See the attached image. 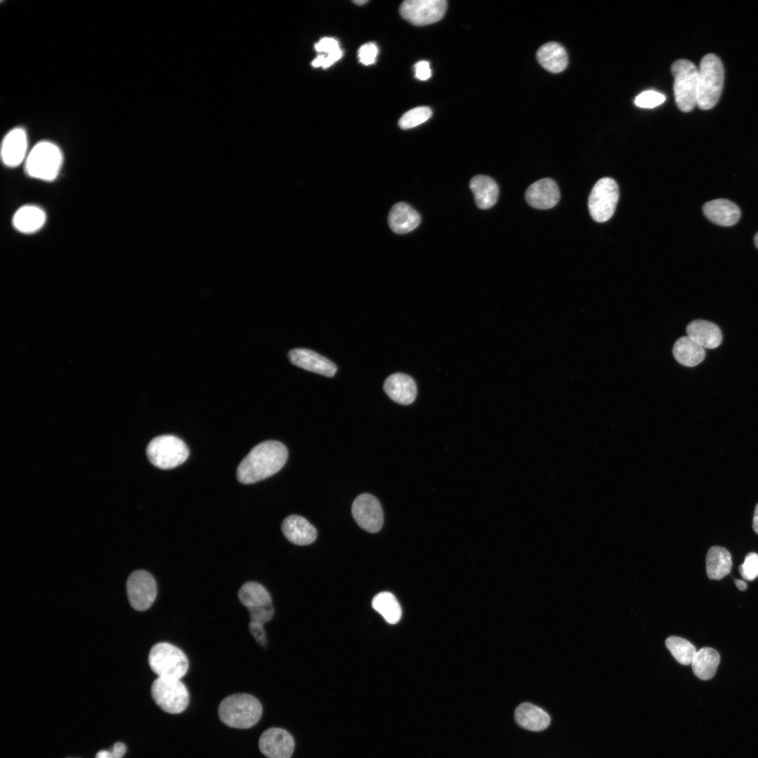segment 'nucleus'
<instances>
[{"label":"nucleus","instance_id":"obj_1","mask_svg":"<svg viewBox=\"0 0 758 758\" xmlns=\"http://www.w3.org/2000/svg\"><path fill=\"white\" fill-rule=\"evenodd\" d=\"M288 458V450L278 441L267 440L255 446L237 469V477L244 484H253L279 472Z\"/></svg>","mask_w":758,"mask_h":758},{"label":"nucleus","instance_id":"obj_2","mask_svg":"<svg viewBox=\"0 0 758 758\" xmlns=\"http://www.w3.org/2000/svg\"><path fill=\"white\" fill-rule=\"evenodd\" d=\"M262 708L260 701L248 693H235L225 698L219 705L218 716L226 726L249 729L260 720Z\"/></svg>","mask_w":758,"mask_h":758},{"label":"nucleus","instance_id":"obj_3","mask_svg":"<svg viewBox=\"0 0 758 758\" xmlns=\"http://www.w3.org/2000/svg\"><path fill=\"white\" fill-rule=\"evenodd\" d=\"M724 71L719 58L713 53L703 57L698 68L697 105L703 109L717 103L724 85Z\"/></svg>","mask_w":758,"mask_h":758},{"label":"nucleus","instance_id":"obj_4","mask_svg":"<svg viewBox=\"0 0 758 758\" xmlns=\"http://www.w3.org/2000/svg\"><path fill=\"white\" fill-rule=\"evenodd\" d=\"M62 159V152L56 145L42 141L37 143L27 154L25 171L32 178L52 181L60 173Z\"/></svg>","mask_w":758,"mask_h":758},{"label":"nucleus","instance_id":"obj_5","mask_svg":"<svg viewBox=\"0 0 758 758\" xmlns=\"http://www.w3.org/2000/svg\"><path fill=\"white\" fill-rule=\"evenodd\" d=\"M671 72L677 106L689 112L697 105L698 68L692 62L680 59L673 62Z\"/></svg>","mask_w":758,"mask_h":758},{"label":"nucleus","instance_id":"obj_6","mask_svg":"<svg viewBox=\"0 0 758 758\" xmlns=\"http://www.w3.org/2000/svg\"><path fill=\"white\" fill-rule=\"evenodd\" d=\"M151 670L159 677L180 679L189 667L186 655L177 646L160 642L154 645L148 656Z\"/></svg>","mask_w":758,"mask_h":758},{"label":"nucleus","instance_id":"obj_7","mask_svg":"<svg viewBox=\"0 0 758 758\" xmlns=\"http://www.w3.org/2000/svg\"><path fill=\"white\" fill-rule=\"evenodd\" d=\"M149 462L155 467L168 470L182 464L190 451L186 444L174 435H161L152 439L146 449Z\"/></svg>","mask_w":758,"mask_h":758},{"label":"nucleus","instance_id":"obj_8","mask_svg":"<svg viewBox=\"0 0 758 758\" xmlns=\"http://www.w3.org/2000/svg\"><path fill=\"white\" fill-rule=\"evenodd\" d=\"M152 697L164 712L180 714L189 705L190 693L179 679L158 677L151 686Z\"/></svg>","mask_w":758,"mask_h":758},{"label":"nucleus","instance_id":"obj_9","mask_svg":"<svg viewBox=\"0 0 758 758\" xmlns=\"http://www.w3.org/2000/svg\"><path fill=\"white\" fill-rule=\"evenodd\" d=\"M619 198L618 187L611 178H602L593 186L588 199V208L597 222L609 220L614 213Z\"/></svg>","mask_w":758,"mask_h":758},{"label":"nucleus","instance_id":"obj_10","mask_svg":"<svg viewBox=\"0 0 758 758\" xmlns=\"http://www.w3.org/2000/svg\"><path fill=\"white\" fill-rule=\"evenodd\" d=\"M238 597L248 610L251 622L264 624L273 617L271 596L261 584L252 581L244 583L239 590Z\"/></svg>","mask_w":758,"mask_h":758},{"label":"nucleus","instance_id":"obj_11","mask_svg":"<svg viewBox=\"0 0 758 758\" xmlns=\"http://www.w3.org/2000/svg\"><path fill=\"white\" fill-rule=\"evenodd\" d=\"M447 9L445 0H407L400 6V14L410 23L426 25L440 20Z\"/></svg>","mask_w":758,"mask_h":758},{"label":"nucleus","instance_id":"obj_12","mask_svg":"<svg viewBox=\"0 0 758 758\" xmlns=\"http://www.w3.org/2000/svg\"><path fill=\"white\" fill-rule=\"evenodd\" d=\"M128 598L131 606L137 611L149 609L157 596V583L154 577L147 571H133L126 583Z\"/></svg>","mask_w":758,"mask_h":758},{"label":"nucleus","instance_id":"obj_13","mask_svg":"<svg viewBox=\"0 0 758 758\" xmlns=\"http://www.w3.org/2000/svg\"><path fill=\"white\" fill-rule=\"evenodd\" d=\"M352 514L357 524L369 533L379 531L383 524V512L378 500L369 493H362L354 500Z\"/></svg>","mask_w":758,"mask_h":758},{"label":"nucleus","instance_id":"obj_14","mask_svg":"<svg viewBox=\"0 0 758 758\" xmlns=\"http://www.w3.org/2000/svg\"><path fill=\"white\" fill-rule=\"evenodd\" d=\"M258 745L260 752L267 758H291L295 742L286 730L272 727L262 733Z\"/></svg>","mask_w":758,"mask_h":758},{"label":"nucleus","instance_id":"obj_15","mask_svg":"<svg viewBox=\"0 0 758 758\" xmlns=\"http://www.w3.org/2000/svg\"><path fill=\"white\" fill-rule=\"evenodd\" d=\"M288 358L295 366L324 376L332 377L337 371L336 366L331 361L308 349L291 350L288 352Z\"/></svg>","mask_w":758,"mask_h":758},{"label":"nucleus","instance_id":"obj_16","mask_svg":"<svg viewBox=\"0 0 758 758\" xmlns=\"http://www.w3.org/2000/svg\"><path fill=\"white\" fill-rule=\"evenodd\" d=\"M528 204L538 209H548L556 206L560 198L557 183L550 178H543L531 184L525 193Z\"/></svg>","mask_w":758,"mask_h":758},{"label":"nucleus","instance_id":"obj_17","mask_svg":"<svg viewBox=\"0 0 758 758\" xmlns=\"http://www.w3.org/2000/svg\"><path fill=\"white\" fill-rule=\"evenodd\" d=\"M27 138L24 129L16 128L9 131L1 145V159L8 167L19 166L27 158Z\"/></svg>","mask_w":758,"mask_h":758},{"label":"nucleus","instance_id":"obj_18","mask_svg":"<svg viewBox=\"0 0 758 758\" xmlns=\"http://www.w3.org/2000/svg\"><path fill=\"white\" fill-rule=\"evenodd\" d=\"M387 395L394 401L404 405L413 403L417 395L414 380L409 375L397 373L388 376L383 385Z\"/></svg>","mask_w":758,"mask_h":758},{"label":"nucleus","instance_id":"obj_19","mask_svg":"<svg viewBox=\"0 0 758 758\" xmlns=\"http://www.w3.org/2000/svg\"><path fill=\"white\" fill-rule=\"evenodd\" d=\"M281 531L289 542L298 545H310L316 540L317 536L313 525L303 517L295 514L284 519Z\"/></svg>","mask_w":758,"mask_h":758},{"label":"nucleus","instance_id":"obj_20","mask_svg":"<svg viewBox=\"0 0 758 758\" xmlns=\"http://www.w3.org/2000/svg\"><path fill=\"white\" fill-rule=\"evenodd\" d=\"M514 720L519 726L531 731H541L550 724L549 714L541 707L528 702L519 704L514 710Z\"/></svg>","mask_w":758,"mask_h":758},{"label":"nucleus","instance_id":"obj_21","mask_svg":"<svg viewBox=\"0 0 758 758\" xmlns=\"http://www.w3.org/2000/svg\"><path fill=\"white\" fill-rule=\"evenodd\" d=\"M703 211L708 220L721 226L733 225L740 217L738 206L725 199H717L705 203Z\"/></svg>","mask_w":758,"mask_h":758},{"label":"nucleus","instance_id":"obj_22","mask_svg":"<svg viewBox=\"0 0 758 758\" xmlns=\"http://www.w3.org/2000/svg\"><path fill=\"white\" fill-rule=\"evenodd\" d=\"M686 331L689 338L704 349L716 348L722 341V333L719 326L706 320L691 321Z\"/></svg>","mask_w":758,"mask_h":758},{"label":"nucleus","instance_id":"obj_23","mask_svg":"<svg viewBox=\"0 0 758 758\" xmlns=\"http://www.w3.org/2000/svg\"><path fill=\"white\" fill-rule=\"evenodd\" d=\"M388 223L391 230L399 234L414 230L420 223L419 213L405 202L394 205L388 215Z\"/></svg>","mask_w":758,"mask_h":758},{"label":"nucleus","instance_id":"obj_24","mask_svg":"<svg viewBox=\"0 0 758 758\" xmlns=\"http://www.w3.org/2000/svg\"><path fill=\"white\" fill-rule=\"evenodd\" d=\"M470 188L473 193L477 206L481 209H488L497 201L499 188L496 181L491 178L477 175L470 182Z\"/></svg>","mask_w":758,"mask_h":758},{"label":"nucleus","instance_id":"obj_25","mask_svg":"<svg viewBox=\"0 0 758 758\" xmlns=\"http://www.w3.org/2000/svg\"><path fill=\"white\" fill-rule=\"evenodd\" d=\"M46 215L44 211L34 205L20 207L13 217V225L19 232L32 234L39 230L45 224Z\"/></svg>","mask_w":758,"mask_h":758},{"label":"nucleus","instance_id":"obj_26","mask_svg":"<svg viewBox=\"0 0 758 758\" xmlns=\"http://www.w3.org/2000/svg\"><path fill=\"white\" fill-rule=\"evenodd\" d=\"M536 57L540 65L552 73L564 71L568 65L566 50L556 42H549L543 45L538 50Z\"/></svg>","mask_w":758,"mask_h":758},{"label":"nucleus","instance_id":"obj_27","mask_svg":"<svg viewBox=\"0 0 758 758\" xmlns=\"http://www.w3.org/2000/svg\"><path fill=\"white\" fill-rule=\"evenodd\" d=\"M672 353L680 364L688 367L696 366L702 362L705 357V349L687 335L682 336L676 340Z\"/></svg>","mask_w":758,"mask_h":758},{"label":"nucleus","instance_id":"obj_28","mask_svg":"<svg viewBox=\"0 0 758 758\" xmlns=\"http://www.w3.org/2000/svg\"><path fill=\"white\" fill-rule=\"evenodd\" d=\"M732 559L730 552L724 547L712 546L706 556V572L710 579L721 580L731 569Z\"/></svg>","mask_w":758,"mask_h":758},{"label":"nucleus","instance_id":"obj_29","mask_svg":"<svg viewBox=\"0 0 758 758\" xmlns=\"http://www.w3.org/2000/svg\"><path fill=\"white\" fill-rule=\"evenodd\" d=\"M719 661V654L715 649L704 647L697 651L691 663L692 670L700 679L708 680L714 676Z\"/></svg>","mask_w":758,"mask_h":758},{"label":"nucleus","instance_id":"obj_30","mask_svg":"<svg viewBox=\"0 0 758 758\" xmlns=\"http://www.w3.org/2000/svg\"><path fill=\"white\" fill-rule=\"evenodd\" d=\"M372 607L390 624H396L401 619L400 604L394 595L389 592L376 594L372 600Z\"/></svg>","mask_w":758,"mask_h":758},{"label":"nucleus","instance_id":"obj_31","mask_svg":"<svg viewBox=\"0 0 758 758\" xmlns=\"http://www.w3.org/2000/svg\"><path fill=\"white\" fill-rule=\"evenodd\" d=\"M665 645L675 660L680 664L692 663L697 653L696 647L688 640L676 636H670L665 640Z\"/></svg>","mask_w":758,"mask_h":758},{"label":"nucleus","instance_id":"obj_32","mask_svg":"<svg viewBox=\"0 0 758 758\" xmlns=\"http://www.w3.org/2000/svg\"><path fill=\"white\" fill-rule=\"evenodd\" d=\"M432 110L427 107H418L404 114L399 121V126L402 129L415 127L428 120L432 116Z\"/></svg>","mask_w":758,"mask_h":758},{"label":"nucleus","instance_id":"obj_33","mask_svg":"<svg viewBox=\"0 0 758 758\" xmlns=\"http://www.w3.org/2000/svg\"><path fill=\"white\" fill-rule=\"evenodd\" d=\"M665 100V96L657 91L649 90L638 95L634 99V104L642 108L656 107Z\"/></svg>","mask_w":758,"mask_h":758},{"label":"nucleus","instance_id":"obj_34","mask_svg":"<svg viewBox=\"0 0 758 758\" xmlns=\"http://www.w3.org/2000/svg\"><path fill=\"white\" fill-rule=\"evenodd\" d=\"M738 570L745 580H754L758 576V554L754 552L748 553Z\"/></svg>","mask_w":758,"mask_h":758},{"label":"nucleus","instance_id":"obj_35","mask_svg":"<svg viewBox=\"0 0 758 758\" xmlns=\"http://www.w3.org/2000/svg\"><path fill=\"white\" fill-rule=\"evenodd\" d=\"M378 48L375 44L370 42L362 45L358 51L359 62L364 65H370L375 62Z\"/></svg>","mask_w":758,"mask_h":758},{"label":"nucleus","instance_id":"obj_36","mask_svg":"<svg viewBox=\"0 0 758 758\" xmlns=\"http://www.w3.org/2000/svg\"><path fill=\"white\" fill-rule=\"evenodd\" d=\"M342 55L343 51L340 48L326 55H319L314 60H312V65L314 67H322L325 69L340 60Z\"/></svg>","mask_w":758,"mask_h":758},{"label":"nucleus","instance_id":"obj_37","mask_svg":"<svg viewBox=\"0 0 758 758\" xmlns=\"http://www.w3.org/2000/svg\"><path fill=\"white\" fill-rule=\"evenodd\" d=\"M126 752V746L121 742L114 743L109 750H100L97 752L95 758H122Z\"/></svg>","mask_w":758,"mask_h":758},{"label":"nucleus","instance_id":"obj_38","mask_svg":"<svg viewBox=\"0 0 758 758\" xmlns=\"http://www.w3.org/2000/svg\"><path fill=\"white\" fill-rule=\"evenodd\" d=\"M314 48L317 52L325 53L327 55L340 48L338 41L331 37L322 38L315 44Z\"/></svg>","mask_w":758,"mask_h":758},{"label":"nucleus","instance_id":"obj_39","mask_svg":"<svg viewBox=\"0 0 758 758\" xmlns=\"http://www.w3.org/2000/svg\"><path fill=\"white\" fill-rule=\"evenodd\" d=\"M263 625L264 624L250 621L248 630L258 644L265 646L267 639Z\"/></svg>","mask_w":758,"mask_h":758},{"label":"nucleus","instance_id":"obj_40","mask_svg":"<svg viewBox=\"0 0 758 758\" xmlns=\"http://www.w3.org/2000/svg\"><path fill=\"white\" fill-rule=\"evenodd\" d=\"M415 76L421 81H425L432 76L430 63L426 60H420L414 65Z\"/></svg>","mask_w":758,"mask_h":758},{"label":"nucleus","instance_id":"obj_41","mask_svg":"<svg viewBox=\"0 0 758 758\" xmlns=\"http://www.w3.org/2000/svg\"><path fill=\"white\" fill-rule=\"evenodd\" d=\"M752 528L754 532L758 535V503L756 505L754 512V516L752 519Z\"/></svg>","mask_w":758,"mask_h":758},{"label":"nucleus","instance_id":"obj_42","mask_svg":"<svg viewBox=\"0 0 758 758\" xmlns=\"http://www.w3.org/2000/svg\"><path fill=\"white\" fill-rule=\"evenodd\" d=\"M734 581H735L736 587L740 590L743 591V590H746L747 586V584H746V583L745 581L741 580H738V579H735Z\"/></svg>","mask_w":758,"mask_h":758},{"label":"nucleus","instance_id":"obj_43","mask_svg":"<svg viewBox=\"0 0 758 758\" xmlns=\"http://www.w3.org/2000/svg\"><path fill=\"white\" fill-rule=\"evenodd\" d=\"M367 1H366V0H357V1H353V3H354L357 5H362V4H366Z\"/></svg>","mask_w":758,"mask_h":758},{"label":"nucleus","instance_id":"obj_44","mask_svg":"<svg viewBox=\"0 0 758 758\" xmlns=\"http://www.w3.org/2000/svg\"><path fill=\"white\" fill-rule=\"evenodd\" d=\"M754 241L756 247L758 248V232L754 236Z\"/></svg>","mask_w":758,"mask_h":758},{"label":"nucleus","instance_id":"obj_45","mask_svg":"<svg viewBox=\"0 0 758 758\" xmlns=\"http://www.w3.org/2000/svg\"><path fill=\"white\" fill-rule=\"evenodd\" d=\"M69 758H71V757H69Z\"/></svg>","mask_w":758,"mask_h":758}]
</instances>
